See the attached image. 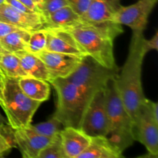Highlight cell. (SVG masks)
I'll list each match as a JSON object with an SVG mask.
<instances>
[{"instance_id": "1", "label": "cell", "mask_w": 158, "mask_h": 158, "mask_svg": "<svg viewBox=\"0 0 158 158\" xmlns=\"http://www.w3.org/2000/svg\"><path fill=\"white\" fill-rule=\"evenodd\" d=\"M143 32L134 31L127 58L120 73L114 79L116 88L130 115L134 120L146 97L142 86V66L146 56L143 46Z\"/></svg>"}, {"instance_id": "2", "label": "cell", "mask_w": 158, "mask_h": 158, "mask_svg": "<svg viewBox=\"0 0 158 158\" xmlns=\"http://www.w3.org/2000/svg\"><path fill=\"white\" fill-rule=\"evenodd\" d=\"M114 79L111 80L105 88L109 120V131L106 137L120 152L123 153L135 141L134 120L117 92Z\"/></svg>"}, {"instance_id": "3", "label": "cell", "mask_w": 158, "mask_h": 158, "mask_svg": "<svg viewBox=\"0 0 158 158\" xmlns=\"http://www.w3.org/2000/svg\"><path fill=\"white\" fill-rule=\"evenodd\" d=\"M63 29L72 34L85 55L91 56L105 67L118 69L114 53V39L107 32L81 20Z\"/></svg>"}, {"instance_id": "4", "label": "cell", "mask_w": 158, "mask_h": 158, "mask_svg": "<svg viewBox=\"0 0 158 158\" xmlns=\"http://www.w3.org/2000/svg\"><path fill=\"white\" fill-rule=\"evenodd\" d=\"M57 96L56 109L53 114L63 127L80 129L82 119L89 100L81 90L66 79L56 78L49 81Z\"/></svg>"}, {"instance_id": "5", "label": "cell", "mask_w": 158, "mask_h": 158, "mask_svg": "<svg viewBox=\"0 0 158 158\" xmlns=\"http://www.w3.org/2000/svg\"><path fill=\"white\" fill-rule=\"evenodd\" d=\"M41 103L23 92L19 86L18 79L5 78L4 105L2 109L6 114L8 124L12 129L26 127L31 124Z\"/></svg>"}, {"instance_id": "6", "label": "cell", "mask_w": 158, "mask_h": 158, "mask_svg": "<svg viewBox=\"0 0 158 158\" xmlns=\"http://www.w3.org/2000/svg\"><path fill=\"white\" fill-rule=\"evenodd\" d=\"M118 72L119 69L105 67L91 56L85 55L76 70L66 79L90 100L97 91L105 89L108 83L117 77Z\"/></svg>"}, {"instance_id": "7", "label": "cell", "mask_w": 158, "mask_h": 158, "mask_svg": "<svg viewBox=\"0 0 158 158\" xmlns=\"http://www.w3.org/2000/svg\"><path fill=\"white\" fill-rule=\"evenodd\" d=\"M120 0H92L86 12L80 16L83 23L99 28L114 39L123 33L122 25L114 21Z\"/></svg>"}, {"instance_id": "8", "label": "cell", "mask_w": 158, "mask_h": 158, "mask_svg": "<svg viewBox=\"0 0 158 158\" xmlns=\"http://www.w3.org/2000/svg\"><path fill=\"white\" fill-rule=\"evenodd\" d=\"M80 130L89 137H106L109 120L105 89L97 91L90 99L82 119Z\"/></svg>"}, {"instance_id": "9", "label": "cell", "mask_w": 158, "mask_h": 158, "mask_svg": "<svg viewBox=\"0 0 158 158\" xmlns=\"http://www.w3.org/2000/svg\"><path fill=\"white\" fill-rule=\"evenodd\" d=\"M134 139L148 150V156L158 157V120L153 117L144 101L134 120Z\"/></svg>"}, {"instance_id": "10", "label": "cell", "mask_w": 158, "mask_h": 158, "mask_svg": "<svg viewBox=\"0 0 158 158\" xmlns=\"http://www.w3.org/2000/svg\"><path fill=\"white\" fill-rule=\"evenodd\" d=\"M157 2V0H139L131 6L120 5L116 11L114 21L122 26H129L133 32H143Z\"/></svg>"}, {"instance_id": "11", "label": "cell", "mask_w": 158, "mask_h": 158, "mask_svg": "<svg viewBox=\"0 0 158 158\" xmlns=\"http://www.w3.org/2000/svg\"><path fill=\"white\" fill-rule=\"evenodd\" d=\"M35 55L44 63L49 73V81L56 78H67L78 67L83 57L48 50L41 51Z\"/></svg>"}, {"instance_id": "12", "label": "cell", "mask_w": 158, "mask_h": 158, "mask_svg": "<svg viewBox=\"0 0 158 158\" xmlns=\"http://www.w3.org/2000/svg\"><path fill=\"white\" fill-rule=\"evenodd\" d=\"M0 21L30 32L44 29L46 26V18L41 12H23L6 3L0 5Z\"/></svg>"}, {"instance_id": "13", "label": "cell", "mask_w": 158, "mask_h": 158, "mask_svg": "<svg viewBox=\"0 0 158 158\" xmlns=\"http://www.w3.org/2000/svg\"><path fill=\"white\" fill-rule=\"evenodd\" d=\"M55 137V136H54ZM53 137L36 134L28 127L14 130V142L23 158H38L39 154Z\"/></svg>"}, {"instance_id": "14", "label": "cell", "mask_w": 158, "mask_h": 158, "mask_svg": "<svg viewBox=\"0 0 158 158\" xmlns=\"http://www.w3.org/2000/svg\"><path fill=\"white\" fill-rule=\"evenodd\" d=\"M46 34V46L45 50L83 56L84 52L76 41L72 34L67 30L59 28H44Z\"/></svg>"}, {"instance_id": "15", "label": "cell", "mask_w": 158, "mask_h": 158, "mask_svg": "<svg viewBox=\"0 0 158 158\" xmlns=\"http://www.w3.org/2000/svg\"><path fill=\"white\" fill-rule=\"evenodd\" d=\"M62 146L66 158H78L79 155L86 149L91 137L78 128L66 127L60 132Z\"/></svg>"}, {"instance_id": "16", "label": "cell", "mask_w": 158, "mask_h": 158, "mask_svg": "<svg viewBox=\"0 0 158 158\" xmlns=\"http://www.w3.org/2000/svg\"><path fill=\"white\" fill-rule=\"evenodd\" d=\"M123 153L114 147L104 136L91 137L90 143L78 158H120Z\"/></svg>"}, {"instance_id": "17", "label": "cell", "mask_w": 158, "mask_h": 158, "mask_svg": "<svg viewBox=\"0 0 158 158\" xmlns=\"http://www.w3.org/2000/svg\"><path fill=\"white\" fill-rule=\"evenodd\" d=\"M18 83L23 92L32 100L43 103L49 99L50 86L48 81L26 76L19 78Z\"/></svg>"}, {"instance_id": "18", "label": "cell", "mask_w": 158, "mask_h": 158, "mask_svg": "<svg viewBox=\"0 0 158 158\" xmlns=\"http://www.w3.org/2000/svg\"><path fill=\"white\" fill-rule=\"evenodd\" d=\"M15 54L19 59L22 67L27 76L49 81V76L46 66L35 54L28 50L19 51Z\"/></svg>"}, {"instance_id": "19", "label": "cell", "mask_w": 158, "mask_h": 158, "mask_svg": "<svg viewBox=\"0 0 158 158\" xmlns=\"http://www.w3.org/2000/svg\"><path fill=\"white\" fill-rule=\"evenodd\" d=\"M46 27L66 29L80 22V16L69 6H64L45 16Z\"/></svg>"}, {"instance_id": "20", "label": "cell", "mask_w": 158, "mask_h": 158, "mask_svg": "<svg viewBox=\"0 0 158 158\" xmlns=\"http://www.w3.org/2000/svg\"><path fill=\"white\" fill-rule=\"evenodd\" d=\"M31 32L23 29H18L3 37L0 40V47L9 52L27 50Z\"/></svg>"}, {"instance_id": "21", "label": "cell", "mask_w": 158, "mask_h": 158, "mask_svg": "<svg viewBox=\"0 0 158 158\" xmlns=\"http://www.w3.org/2000/svg\"><path fill=\"white\" fill-rule=\"evenodd\" d=\"M0 70L5 77L19 79L26 77L19 59L13 52L4 51L0 53Z\"/></svg>"}, {"instance_id": "22", "label": "cell", "mask_w": 158, "mask_h": 158, "mask_svg": "<svg viewBox=\"0 0 158 158\" xmlns=\"http://www.w3.org/2000/svg\"><path fill=\"white\" fill-rule=\"evenodd\" d=\"M28 127L40 135L46 137H53L61 131L63 124L56 117L52 116L49 120L37 124H29Z\"/></svg>"}, {"instance_id": "23", "label": "cell", "mask_w": 158, "mask_h": 158, "mask_svg": "<svg viewBox=\"0 0 158 158\" xmlns=\"http://www.w3.org/2000/svg\"><path fill=\"white\" fill-rule=\"evenodd\" d=\"M38 158H66L62 146L60 133L53 137L50 143L41 151Z\"/></svg>"}, {"instance_id": "24", "label": "cell", "mask_w": 158, "mask_h": 158, "mask_svg": "<svg viewBox=\"0 0 158 158\" xmlns=\"http://www.w3.org/2000/svg\"><path fill=\"white\" fill-rule=\"evenodd\" d=\"M46 34L44 29L31 32L27 50L32 53L36 54L46 49Z\"/></svg>"}, {"instance_id": "25", "label": "cell", "mask_w": 158, "mask_h": 158, "mask_svg": "<svg viewBox=\"0 0 158 158\" xmlns=\"http://www.w3.org/2000/svg\"><path fill=\"white\" fill-rule=\"evenodd\" d=\"M68 6L66 0H43L41 12L44 16Z\"/></svg>"}, {"instance_id": "26", "label": "cell", "mask_w": 158, "mask_h": 158, "mask_svg": "<svg viewBox=\"0 0 158 158\" xmlns=\"http://www.w3.org/2000/svg\"><path fill=\"white\" fill-rule=\"evenodd\" d=\"M66 2L76 13L82 16L86 12L92 0H66Z\"/></svg>"}, {"instance_id": "27", "label": "cell", "mask_w": 158, "mask_h": 158, "mask_svg": "<svg viewBox=\"0 0 158 158\" xmlns=\"http://www.w3.org/2000/svg\"><path fill=\"white\" fill-rule=\"evenodd\" d=\"M13 148H15L13 143L0 132V157H5Z\"/></svg>"}, {"instance_id": "28", "label": "cell", "mask_w": 158, "mask_h": 158, "mask_svg": "<svg viewBox=\"0 0 158 158\" xmlns=\"http://www.w3.org/2000/svg\"><path fill=\"white\" fill-rule=\"evenodd\" d=\"M143 46L145 52L148 53L151 50H156L158 49V32L157 31L155 32L154 36L150 40L143 39Z\"/></svg>"}, {"instance_id": "29", "label": "cell", "mask_w": 158, "mask_h": 158, "mask_svg": "<svg viewBox=\"0 0 158 158\" xmlns=\"http://www.w3.org/2000/svg\"><path fill=\"white\" fill-rule=\"evenodd\" d=\"M6 4L9 5L10 6H12L14 9H17L19 11H21L23 12H27V13H32V12H35L32 10H31L29 8H28L27 6L25 4H23V2H21L19 0H6Z\"/></svg>"}, {"instance_id": "30", "label": "cell", "mask_w": 158, "mask_h": 158, "mask_svg": "<svg viewBox=\"0 0 158 158\" xmlns=\"http://www.w3.org/2000/svg\"><path fill=\"white\" fill-rule=\"evenodd\" d=\"M19 28L15 27V26H12L10 24H8V23H4V22L0 21V40L3 38L4 36H6L7 34H9V32H12L14 30H16Z\"/></svg>"}, {"instance_id": "31", "label": "cell", "mask_w": 158, "mask_h": 158, "mask_svg": "<svg viewBox=\"0 0 158 158\" xmlns=\"http://www.w3.org/2000/svg\"><path fill=\"white\" fill-rule=\"evenodd\" d=\"M5 78L0 70V107L2 108L4 105V86H5Z\"/></svg>"}, {"instance_id": "32", "label": "cell", "mask_w": 158, "mask_h": 158, "mask_svg": "<svg viewBox=\"0 0 158 158\" xmlns=\"http://www.w3.org/2000/svg\"><path fill=\"white\" fill-rule=\"evenodd\" d=\"M19 1H20L21 2H23V4L26 5L28 8H29V9H30L31 10L33 11V12H41L42 13L41 10L39 9V7L36 6V4L34 2L33 0H19Z\"/></svg>"}, {"instance_id": "33", "label": "cell", "mask_w": 158, "mask_h": 158, "mask_svg": "<svg viewBox=\"0 0 158 158\" xmlns=\"http://www.w3.org/2000/svg\"><path fill=\"white\" fill-rule=\"evenodd\" d=\"M33 2L36 4V6H38L39 9L41 10L42 6H43V0H33Z\"/></svg>"}, {"instance_id": "34", "label": "cell", "mask_w": 158, "mask_h": 158, "mask_svg": "<svg viewBox=\"0 0 158 158\" xmlns=\"http://www.w3.org/2000/svg\"><path fill=\"white\" fill-rule=\"evenodd\" d=\"M6 2V0H0V5L3 4V3Z\"/></svg>"}, {"instance_id": "35", "label": "cell", "mask_w": 158, "mask_h": 158, "mask_svg": "<svg viewBox=\"0 0 158 158\" xmlns=\"http://www.w3.org/2000/svg\"><path fill=\"white\" fill-rule=\"evenodd\" d=\"M4 51H5V50H3V49H2L1 47H0V53H2V52H4Z\"/></svg>"}]
</instances>
